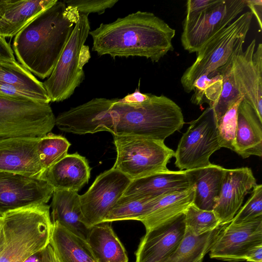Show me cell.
Segmentation results:
<instances>
[{
    "instance_id": "6da1fadb",
    "label": "cell",
    "mask_w": 262,
    "mask_h": 262,
    "mask_svg": "<svg viewBox=\"0 0 262 262\" xmlns=\"http://www.w3.org/2000/svg\"><path fill=\"white\" fill-rule=\"evenodd\" d=\"M89 34L92 51L99 56H139L156 62L173 50L176 30L153 13L138 11L112 23H101Z\"/></svg>"
},
{
    "instance_id": "44dd1931",
    "label": "cell",
    "mask_w": 262,
    "mask_h": 262,
    "mask_svg": "<svg viewBox=\"0 0 262 262\" xmlns=\"http://www.w3.org/2000/svg\"><path fill=\"white\" fill-rule=\"evenodd\" d=\"M234 152L243 158L262 156V121L243 100L237 110Z\"/></svg>"
},
{
    "instance_id": "7c38bea8",
    "label": "cell",
    "mask_w": 262,
    "mask_h": 262,
    "mask_svg": "<svg viewBox=\"0 0 262 262\" xmlns=\"http://www.w3.org/2000/svg\"><path fill=\"white\" fill-rule=\"evenodd\" d=\"M253 39L245 51L239 47L231 59L235 84L243 100L254 109L262 121V44L256 49Z\"/></svg>"
},
{
    "instance_id": "3957f363",
    "label": "cell",
    "mask_w": 262,
    "mask_h": 262,
    "mask_svg": "<svg viewBox=\"0 0 262 262\" xmlns=\"http://www.w3.org/2000/svg\"><path fill=\"white\" fill-rule=\"evenodd\" d=\"M111 112L113 135L139 137L164 141L185 123L181 107L169 98L150 94L139 103H124L117 98Z\"/></svg>"
},
{
    "instance_id": "5b68a950",
    "label": "cell",
    "mask_w": 262,
    "mask_h": 262,
    "mask_svg": "<svg viewBox=\"0 0 262 262\" xmlns=\"http://www.w3.org/2000/svg\"><path fill=\"white\" fill-rule=\"evenodd\" d=\"M90 31L88 15L80 14L53 72L43 82L51 102L69 98L84 79L83 67L90 58L84 43Z\"/></svg>"
},
{
    "instance_id": "ab89813d",
    "label": "cell",
    "mask_w": 262,
    "mask_h": 262,
    "mask_svg": "<svg viewBox=\"0 0 262 262\" xmlns=\"http://www.w3.org/2000/svg\"><path fill=\"white\" fill-rule=\"evenodd\" d=\"M246 6L251 10L250 12L255 17L260 29H262V1L261 0H246Z\"/></svg>"
},
{
    "instance_id": "1f68e13d",
    "label": "cell",
    "mask_w": 262,
    "mask_h": 262,
    "mask_svg": "<svg viewBox=\"0 0 262 262\" xmlns=\"http://www.w3.org/2000/svg\"><path fill=\"white\" fill-rule=\"evenodd\" d=\"M223 88V76L218 72L209 75H202L193 84L194 94L191 98L192 103L200 105L204 102V97L211 108L218 100Z\"/></svg>"
},
{
    "instance_id": "836d02e7",
    "label": "cell",
    "mask_w": 262,
    "mask_h": 262,
    "mask_svg": "<svg viewBox=\"0 0 262 262\" xmlns=\"http://www.w3.org/2000/svg\"><path fill=\"white\" fill-rule=\"evenodd\" d=\"M186 227L195 235L212 231L221 225L213 210L201 209L191 204L184 213Z\"/></svg>"
},
{
    "instance_id": "cb8c5ba5",
    "label": "cell",
    "mask_w": 262,
    "mask_h": 262,
    "mask_svg": "<svg viewBox=\"0 0 262 262\" xmlns=\"http://www.w3.org/2000/svg\"><path fill=\"white\" fill-rule=\"evenodd\" d=\"M194 196L193 185L185 190L163 194L139 221L146 231L163 225L183 214L193 203Z\"/></svg>"
},
{
    "instance_id": "5bb4252c",
    "label": "cell",
    "mask_w": 262,
    "mask_h": 262,
    "mask_svg": "<svg viewBox=\"0 0 262 262\" xmlns=\"http://www.w3.org/2000/svg\"><path fill=\"white\" fill-rule=\"evenodd\" d=\"M117 98H95L67 111L55 119V125L61 130L84 135L106 131L113 134L114 120L111 108Z\"/></svg>"
},
{
    "instance_id": "f1b7e54d",
    "label": "cell",
    "mask_w": 262,
    "mask_h": 262,
    "mask_svg": "<svg viewBox=\"0 0 262 262\" xmlns=\"http://www.w3.org/2000/svg\"><path fill=\"white\" fill-rule=\"evenodd\" d=\"M224 225L207 233L195 235L186 227L183 239L164 262H197L209 252Z\"/></svg>"
},
{
    "instance_id": "d6a6232c",
    "label": "cell",
    "mask_w": 262,
    "mask_h": 262,
    "mask_svg": "<svg viewBox=\"0 0 262 262\" xmlns=\"http://www.w3.org/2000/svg\"><path fill=\"white\" fill-rule=\"evenodd\" d=\"M70 145L61 135L49 133L40 137L38 149L45 172L68 154Z\"/></svg>"
},
{
    "instance_id": "484cf974",
    "label": "cell",
    "mask_w": 262,
    "mask_h": 262,
    "mask_svg": "<svg viewBox=\"0 0 262 262\" xmlns=\"http://www.w3.org/2000/svg\"><path fill=\"white\" fill-rule=\"evenodd\" d=\"M111 223L102 222L91 227L86 242L96 262H128L125 249Z\"/></svg>"
},
{
    "instance_id": "52a82bcc",
    "label": "cell",
    "mask_w": 262,
    "mask_h": 262,
    "mask_svg": "<svg viewBox=\"0 0 262 262\" xmlns=\"http://www.w3.org/2000/svg\"><path fill=\"white\" fill-rule=\"evenodd\" d=\"M117 156L112 168L131 180L168 170L167 165L174 151L163 141L113 135Z\"/></svg>"
},
{
    "instance_id": "2e32d148",
    "label": "cell",
    "mask_w": 262,
    "mask_h": 262,
    "mask_svg": "<svg viewBox=\"0 0 262 262\" xmlns=\"http://www.w3.org/2000/svg\"><path fill=\"white\" fill-rule=\"evenodd\" d=\"M39 138L30 136L0 138V171L40 179L45 170L38 149Z\"/></svg>"
},
{
    "instance_id": "603a6c76",
    "label": "cell",
    "mask_w": 262,
    "mask_h": 262,
    "mask_svg": "<svg viewBox=\"0 0 262 262\" xmlns=\"http://www.w3.org/2000/svg\"><path fill=\"white\" fill-rule=\"evenodd\" d=\"M225 170L221 166L212 163L186 170L194 187L193 204L201 209L213 210L219 197Z\"/></svg>"
},
{
    "instance_id": "d590c367",
    "label": "cell",
    "mask_w": 262,
    "mask_h": 262,
    "mask_svg": "<svg viewBox=\"0 0 262 262\" xmlns=\"http://www.w3.org/2000/svg\"><path fill=\"white\" fill-rule=\"evenodd\" d=\"M262 217V185L257 184L251 190L250 196L240 208L231 223L241 224Z\"/></svg>"
},
{
    "instance_id": "e0dca14e",
    "label": "cell",
    "mask_w": 262,
    "mask_h": 262,
    "mask_svg": "<svg viewBox=\"0 0 262 262\" xmlns=\"http://www.w3.org/2000/svg\"><path fill=\"white\" fill-rule=\"evenodd\" d=\"M184 213L148 231L135 252V262H164L176 250L185 232Z\"/></svg>"
},
{
    "instance_id": "f6af8a7d",
    "label": "cell",
    "mask_w": 262,
    "mask_h": 262,
    "mask_svg": "<svg viewBox=\"0 0 262 262\" xmlns=\"http://www.w3.org/2000/svg\"><path fill=\"white\" fill-rule=\"evenodd\" d=\"M3 12L2 8L0 6V19H1V18L3 16Z\"/></svg>"
},
{
    "instance_id": "f546056e",
    "label": "cell",
    "mask_w": 262,
    "mask_h": 262,
    "mask_svg": "<svg viewBox=\"0 0 262 262\" xmlns=\"http://www.w3.org/2000/svg\"><path fill=\"white\" fill-rule=\"evenodd\" d=\"M163 195L154 197L122 196L108 212L103 222L112 223L124 220L139 221Z\"/></svg>"
},
{
    "instance_id": "7402d4cb",
    "label": "cell",
    "mask_w": 262,
    "mask_h": 262,
    "mask_svg": "<svg viewBox=\"0 0 262 262\" xmlns=\"http://www.w3.org/2000/svg\"><path fill=\"white\" fill-rule=\"evenodd\" d=\"M57 0H0L3 14L0 36H15L26 25Z\"/></svg>"
},
{
    "instance_id": "9c48e42d",
    "label": "cell",
    "mask_w": 262,
    "mask_h": 262,
    "mask_svg": "<svg viewBox=\"0 0 262 262\" xmlns=\"http://www.w3.org/2000/svg\"><path fill=\"white\" fill-rule=\"evenodd\" d=\"M216 120L208 107L196 119L189 122L174 152L175 166L180 170L207 166L210 156L220 149Z\"/></svg>"
},
{
    "instance_id": "f35d334b",
    "label": "cell",
    "mask_w": 262,
    "mask_h": 262,
    "mask_svg": "<svg viewBox=\"0 0 262 262\" xmlns=\"http://www.w3.org/2000/svg\"><path fill=\"white\" fill-rule=\"evenodd\" d=\"M13 50L5 38L0 36V61H15Z\"/></svg>"
},
{
    "instance_id": "ba28073f",
    "label": "cell",
    "mask_w": 262,
    "mask_h": 262,
    "mask_svg": "<svg viewBox=\"0 0 262 262\" xmlns=\"http://www.w3.org/2000/svg\"><path fill=\"white\" fill-rule=\"evenodd\" d=\"M55 119L49 103L0 95V138L43 136Z\"/></svg>"
},
{
    "instance_id": "7bdbcfd3",
    "label": "cell",
    "mask_w": 262,
    "mask_h": 262,
    "mask_svg": "<svg viewBox=\"0 0 262 262\" xmlns=\"http://www.w3.org/2000/svg\"><path fill=\"white\" fill-rule=\"evenodd\" d=\"M42 262H59L50 244L42 251Z\"/></svg>"
},
{
    "instance_id": "bcb514c9",
    "label": "cell",
    "mask_w": 262,
    "mask_h": 262,
    "mask_svg": "<svg viewBox=\"0 0 262 262\" xmlns=\"http://www.w3.org/2000/svg\"><path fill=\"white\" fill-rule=\"evenodd\" d=\"M203 259H200V260H199V261H198L197 262H202Z\"/></svg>"
},
{
    "instance_id": "d4e9b609",
    "label": "cell",
    "mask_w": 262,
    "mask_h": 262,
    "mask_svg": "<svg viewBox=\"0 0 262 262\" xmlns=\"http://www.w3.org/2000/svg\"><path fill=\"white\" fill-rule=\"evenodd\" d=\"M51 206L52 223L57 222L86 239L89 228L84 222L77 192L55 189Z\"/></svg>"
},
{
    "instance_id": "74e56055",
    "label": "cell",
    "mask_w": 262,
    "mask_h": 262,
    "mask_svg": "<svg viewBox=\"0 0 262 262\" xmlns=\"http://www.w3.org/2000/svg\"><path fill=\"white\" fill-rule=\"evenodd\" d=\"M219 2V0H188L186 2V16H192L204 11Z\"/></svg>"
},
{
    "instance_id": "8fae6325",
    "label": "cell",
    "mask_w": 262,
    "mask_h": 262,
    "mask_svg": "<svg viewBox=\"0 0 262 262\" xmlns=\"http://www.w3.org/2000/svg\"><path fill=\"white\" fill-rule=\"evenodd\" d=\"M131 181L112 168L100 174L87 191L79 195L84 222L88 228L103 222Z\"/></svg>"
},
{
    "instance_id": "7a4b0ae2",
    "label": "cell",
    "mask_w": 262,
    "mask_h": 262,
    "mask_svg": "<svg viewBox=\"0 0 262 262\" xmlns=\"http://www.w3.org/2000/svg\"><path fill=\"white\" fill-rule=\"evenodd\" d=\"M75 7L56 1L15 36L13 50L17 60L32 74L48 78L78 20Z\"/></svg>"
},
{
    "instance_id": "9a60e30c",
    "label": "cell",
    "mask_w": 262,
    "mask_h": 262,
    "mask_svg": "<svg viewBox=\"0 0 262 262\" xmlns=\"http://www.w3.org/2000/svg\"><path fill=\"white\" fill-rule=\"evenodd\" d=\"M262 244V217L241 223L224 225L209 251L211 258L237 261L244 260L247 252Z\"/></svg>"
},
{
    "instance_id": "60d3db41",
    "label": "cell",
    "mask_w": 262,
    "mask_h": 262,
    "mask_svg": "<svg viewBox=\"0 0 262 262\" xmlns=\"http://www.w3.org/2000/svg\"><path fill=\"white\" fill-rule=\"evenodd\" d=\"M149 96L150 94L142 93L139 89H136L134 93L127 94L123 98L120 99V100L127 103H139L146 101Z\"/></svg>"
},
{
    "instance_id": "ac0fdd59",
    "label": "cell",
    "mask_w": 262,
    "mask_h": 262,
    "mask_svg": "<svg viewBox=\"0 0 262 262\" xmlns=\"http://www.w3.org/2000/svg\"><path fill=\"white\" fill-rule=\"evenodd\" d=\"M256 184L249 167L225 168L219 197L213 209L221 225L232 221L241 207L245 196Z\"/></svg>"
},
{
    "instance_id": "4fadbf2b",
    "label": "cell",
    "mask_w": 262,
    "mask_h": 262,
    "mask_svg": "<svg viewBox=\"0 0 262 262\" xmlns=\"http://www.w3.org/2000/svg\"><path fill=\"white\" fill-rule=\"evenodd\" d=\"M54 191L43 180L0 171V217L11 211L46 204Z\"/></svg>"
},
{
    "instance_id": "ffe728a7",
    "label": "cell",
    "mask_w": 262,
    "mask_h": 262,
    "mask_svg": "<svg viewBox=\"0 0 262 262\" xmlns=\"http://www.w3.org/2000/svg\"><path fill=\"white\" fill-rule=\"evenodd\" d=\"M192 185L186 170L168 169L132 180L122 196L154 197L185 190Z\"/></svg>"
},
{
    "instance_id": "ee69618b",
    "label": "cell",
    "mask_w": 262,
    "mask_h": 262,
    "mask_svg": "<svg viewBox=\"0 0 262 262\" xmlns=\"http://www.w3.org/2000/svg\"><path fill=\"white\" fill-rule=\"evenodd\" d=\"M42 250L34 253L24 262H42Z\"/></svg>"
},
{
    "instance_id": "e575fe53",
    "label": "cell",
    "mask_w": 262,
    "mask_h": 262,
    "mask_svg": "<svg viewBox=\"0 0 262 262\" xmlns=\"http://www.w3.org/2000/svg\"><path fill=\"white\" fill-rule=\"evenodd\" d=\"M243 97L239 99L216 122L219 143L221 147L234 151L237 110Z\"/></svg>"
},
{
    "instance_id": "8d00e7d4",
    "label": "cell",
    "mask_w": 262,
    "mask_h": 262,
    "mask_svg": "<svg viewBox=\"0 0 262 262\" xmlns=\"http://www.w3.org/2000/svg\"><path fill=\"white\" fill-rule=\"evenodd\" d=\"M67 6L75 7L79 14L90 13L101 14L113 7L118 0H66L63 1Z\"/></svg>"
},
{
    "instance_id": "d6986e66",
    "label": "cell",
    "mask_w": 262,
    "mask_h": 262,
    "mask_svg": "<svg viewBox=\"0 0 262 262\" xmlns=\"http://www.w3.org/2000/svg\"><path fill=\"white\" fill-rule=\"evenodd\" d=\"M91 170L86 159L76 152L67 154L53 164L40 179L46 181L54 190L78 192L88 183Z\"/></svg>"
},
{
    "instance_id": "8992f818",
    "label": "cell",
    "mask_w": 262,
    "mask_h": 262,
    "mask_svg": "<svg viewBox=\"0 0 262 262\" xmlns=\"http://www.w3.org/2000/svg\"><path fill=\"white\" fill-rule=\"evenodd\" d=\"M253 16L250 11L240 14L196 52L195 61L181 78L185 92L189 93L193 91V84L199 77L216 72L230 60L239 47L243 46Z\"/></svg>"
},
{
    "instance_id": "b9f144b4",
    "label": "cell",
    "mask_w": 262,
    "mask_h": 262,
    "mask_svg": "<svg viewBox=\"0 0 262 262\" xmlns=\"http://www.w3.org/2000/svg\"><path fill=\"white\" fill-rule=\"evenodd\" d=\"M244 260L249 262H262V244L250 249L246 254Z\"/></svg>"
},
{
    "instance_id": "4316f807",
    "label": "cell",
    "mask_w": 262,
    "mask_h": 262,
    "mask_svg": "<svg viewBox=\"0 0 262 262\" xmlns=\"http://www.w3.org/2000/svg\"><path fill=\"white\" fill-rule=\"evenodd\" d=\"M50 245L59 262H96L86 239L57 222L52 223Z\"/></svg>"
},
{
    "instance_id": "4dcf8cb0",
    "label": "cell",
    "mask_w": 262,
    "mask_h": 262,
    "mask_svg": "<svg viewBox=\"0 0 262 262\" xmlns=\"http://www.w3.org/2000/svg\"><path fill=\"white\" fill-rule=\"evenodd\" d=\"M232 57L217 72L223 76V88L221 95L212 108L216 122L239 99L243 97L235 84L232 71Z\"/></svg>"
},
{
    "instance_id": "30bf717a",
    "label": "cell",
    "mask_w": 262,
    "mask_h": 262,
    "mask_svg": "<svg viewBox=\"0 0 262 262\" xmlns=\"http://www.w3.org/2000/svg\"><path fill=\"white\" fill-rule=\"evenodd\" d=\"M246 0H219L210 8L184 19L181 41L189 53L197 52L244 10Z\"/></svg>"
},
{
    "instance_id": "83f0119b",
    "label": "cell",
    "mask_w": 262,
    "mask_h": 262,
    "mask_svg": "<svg viewBox=\"0 0 262 262\" xmlns=\"http://www.w3.org/2000/svg\"><path fill=\"white\" fill-rule=\"evenodd\" d=\"M0 82L32 94L38 101L51 102L43 82L16 60L0 61Z\"/></svg>"
},
{
    "instance_id": "277c9868",
    "label": "cell",
    "mask_w": 262,
    "mask_h": 262,
    "mask_svg": "<svg viewBox=\"0 0 262 262\" xmlns=\"http://www.w3.org/2000/svg\"><path fill=\"white\" fill-rule=\"evenodd\" d=\"M52 228L50 206L36 205L0 217V262H24L49 244Z\"/></svg>"
}]
</instances>
